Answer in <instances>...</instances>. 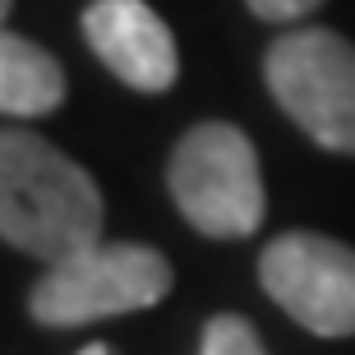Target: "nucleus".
<instances>
[{"label":"nucleus","instance_id":"4","mask_svg":"<svg viewBox=\"0 0 355 355\" xmlns=\"http://www.w3.org/2000/svg\"><path fill=\"white\" fill-rule=\"evenodd\" d=\"M263 79L318 148L355 153V46L346 37L332 28H295L268 46Z\"/></svg>","mask_w":355,"mask_h":355},{"label":"nucleus","instance_id":"8","mask_svg":"<svg viewBox=\"0 0 355 355\" xmlns=\"http://www.w3.org/2000/svg\"><path fill=\"white\" fill-rule=\"evenodd\" d=\"M198 355H268L263 337L254 328L250 318L240 314H212L203 323V346Z\"/></svg>","mask_w":355,"mask_h":355},{"label":"nucleus","instance_id":"3","mask_svg":"<svg viewBox=\"0 0 355 355\" xmlns=\"http://www.w3.org/2000/svg\"><path fill=\"white\" fill-rule=\"evenodd\" d=\"M166 184H171L180 217L212 240L254 236L263 222L268 198L259 153L250 134L226 120H203L175 144Z\"/></svg>","mask_w":355,"mask_h":355},{"label":"nucleus","instance_id":"2","mask_svg":"<svg viewBox=\"0 0 355 355\" xmlns=\"http://www.w3.org/2000/svg\"><path fill=\"white\" fill-rule=\"evenodd\" d=\"M166 291H171V263L153 245L97 240L60 263H46L28 295V314L42 328H83L134 309H153L166 300Z\"/></svg>","mask_w":355,"mask_h":355},{"label":"nucleus","instance_id":"1","mask_svg":"<svg viewBox=\"0 0 355 355\" xmlns=\"http://www.w3.org/2000/svg\"><path fill=\"white\" fill-rule=\"evenodd\" d=\"M102 194L92 175L28 130H0V240L60 263L102 240Z\"/></svg>","mask_w":355,"mask_h":355},{"label":"nucleus","instance_id":"9","mask_svg":"<svg viewBox=\"0 0 355 355\" xmlns=\"http://www.w3.org/2000/svg\"><path fill=\"white\" fill-rule=\"evenodd\" d=\"M323 0H250V10L268 24H291V19H304L309 10H318Z\"/></svg>","mask_w":355,"mask_h":355},{"label":"nucleus","instance_id":"5","mask_svg":"<svg viewBox=\"0 0 355 355\" xmlns=\"http://www.w3.org/2000/svg\"><path fill=\"white\" fill-rule=\"evenodd\" d=\"M259 282L314 337L355 332V250L342 240L286 231L259 254Z\"/></svg>","mask_w":355,"mask_h":355},{"label":"nucleus","instance_id":"6","mask_svg":"<svg viewBox=\"0 0 355 355\" xmlns=\"http://www.w3.org/2000/svg\"><path fill=\"white\" fill-rule=\"evenodd\" d=\"M83 37L120 83L139 92H166L180 74L171 28L144 0H92L83 10Z\"/></svg>","mask_w":355,"mask_h":355},{"label":"nucleus","instance_id":"10","mask_svg":"<svg viewBox=\"0 0 355 355\" xmlns=\"http://www.w3.org/2000/svg\"><path fill=\"white\" fill-rule=\"evenodd\" d=\"M79 355H116V351H111V346H106V342H92V346H83Z\"/></svg>","mask_w":355,"mask_h":355},{"label":"nucleus","instance_id":"7","mask_svg":"<svg viewBox=\"0 0 355 355\" xmlns=\"http://www.w3.org/2000/svg\"><path fill=\"white\" fill-rule=\"evenodd\" d=\"M65 102V69L37 42L0 28V116H46Z\"/></svg>","mask_w":355,"mask_h":355},{"label":"nucleus","instance_id":"11","mask_svg":"<svg viewBox=\"0 0 355 355\" xmlns=\"http://www.w3.org/2000/svg\"><path fill=\"white\" fill-rule=\"evenodd\" d=\"M10 5H14V0H0V24H5V14H10Z\"/></svg>","mask_w":355,"mask_h":355}]
</instances>
